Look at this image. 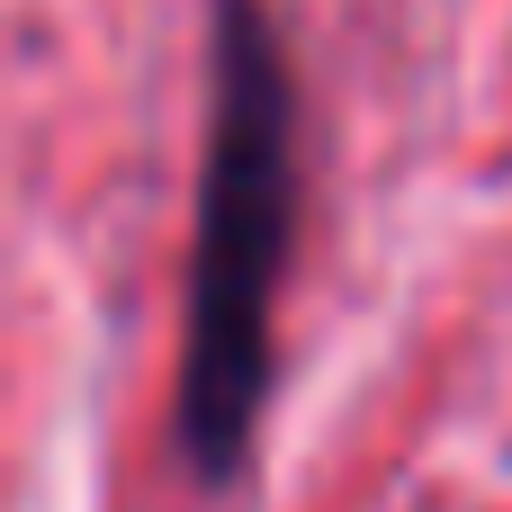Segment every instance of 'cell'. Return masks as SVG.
I'll list each match as a JSON object with an SVG mask.
<instances>
[{"label": "cell", "instance_id": "1", "mask_svg": "<svg viewBox=\"0 0 512 512\" xmlns=\"http://www.w3.org/2000/svg\"><path fill=\"white\" fill-rule=\"evenodd\" d=\"M207 90L171 432L198 486H234L270 405V288L297 225V81L261 0H207Z\"/></svg>", "mask_w": 512, "mask_h": 512}]
</instances>
